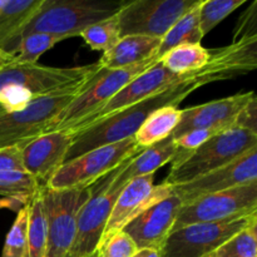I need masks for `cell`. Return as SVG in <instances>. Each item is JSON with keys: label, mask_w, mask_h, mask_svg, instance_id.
<instances>
[{"label": "cell", "mask_w": 257, "mask_h": 257, "mask_svg": "<svg viewBox=\"0 0 257 257\" xmlns=\"http://www.w3.org/2000/svg\"><path fill=\"white\" fill-rule=\"evenodd\" d=\"M257 37L242 38L227 47L211 50V59L190 78L170 85L161 92L125 107L74 133L64 163L88 151L133 137L146 119L156 110L177 107L200 87L247 74L257 67Z\"/></svg>", "instance_id": "obj_1"}, {"label": "cell", "mask_w": 257, "mask_h": 257, "mask_svg": "<svg viewBox=\"0 0 257 257\" xmlns=\"http://www.w3.org/2000/svg\"><path fill=\"white\" fill-rule=\"evenodd\" d=\"M253 148H257V133L238 127L221 131L192 152L178 151L163 182L171 186L190 182L228 165Z\"/></svg>", "instance_id": "obj_2"}, {"label": "cell", "mask_w": 257, "mask_h": 257, "mask_svg": "<svg viewBox=\"0 0 257 257\" xmlns=\"http://www.w3.org/2000/svg\"><path fill=\"white\" fill-rule=\"evenodd\" d=\"M123 4L122 0H42L19 40L30 33H48L67 39L79 37L90 25L115 17Z\"/></svg>", "instance_id": "obj_3"}, {"label": "cell", "mask_w": 257, "mask_h": 257, "mask_svg": "<svg viewBox=\"0 0 257 257\" xmlns=\"http://www.w3.org/2000/svg\"><path fill=\"white\" fill-rule=\"evenodd\" d=\"M89 79L37 98L22 110L10 113L0 110V148L14 146L22 148L47 133L55 118L84 89Z\"/></svg>", "instance_id": "obj_4"}, {"label": "cell", "mask_w": 257, "mask_h": 257, "mask_svg": "<svg viewBox=\"0 0 257 257\" xmlns=\"http://www.w3.org/2000/svg\"><path fill=\"white\" fill-rule=\"evenodd\" d=\"M157 57L138 64L120 69L100 68L89 80L84 89L59 113L48 132L69 131L102 109L115 94L120 92L131 80L158 62Z\"/></svg>", "instance_id": "obj_5"}, {"label": "cell", "mask_w": 257, "mask_h": 257, "mask_svg": "<svg viewBox=\"0 0 257 257\" xmlns=\"http://www.w3.org/2000/svg\"><path fill=\"white\" fill-rule=\"evenodd\" d=\"M143 150L145 148H141L136 143L135 137L90 150L64 163L45 187L50 190H70L92 186Z\"/></svg>", "instance_id": "obj_6"}, {"label": "cell", "mask_w": 257, "mask_h": 257, "mask_svg": "<svg viewBox=\"0 0 257 257\" xmlns=\"http://www.w3.org/2000/svg\"><path fill=\"white\" fill-rule=\"evenodd\" d=\"M99 63L72 68H55L14 59L0 67V88L14 85L32 99L79 84L92 78L100 69Z\"/></svg>", "instance_id": "obj_7"}, {"label": "cell", "mask_w": 257, "mask_h": 257, "mask_svg": "<svg viewBox=\"0 0 257 257\" xmlns=\"http://www.w3.org/2000/svg\"><path fill=\"white\" fill-rule=\"evenodd\" d=\"M93 185L70 190H50L44 186L43 203L48 225L45 257H67L74 242L80 208L89 200Z\"/></svg>", "instance_id": "obj_8"}, {"label": "cell", "mask_w": 257, "mask_h": 257, "mask_svg": "<svg viewBox=\"0 0 257 257\" xmlns=\"http://www.w3.org/2000/svg\"><path fill=\"white\" fill-rule=\"evenodd\" d=\"M257 213V181L203 196L181 207L172 231L192 223L221 222Z\"/></svg>", "instance_id": "obj_9"}, {"label": "cell", "mask_w": 257, "mask_h": 257, "mask_svg": "<svg viewBox=\"0 0 257 257\" xmlns=\"http://www.w3.org/2000/svg\"><path fill=\"white\" fill-rule=\"evenodd\" d=\"M198 0H133L124 2L115 15L119 37L143 35L162 39L176 22Z\"/></svg>", "instance_id": "obj_10"}, {"label": "cell", "mask_w": 257, "mask_h": 257, "mask_svg": "<svg viewBox=\"0 0 257 257\" xmlns=\"http://www.w3.org/2000/svg\"><path fill=\"white\" fill-rule=\"evenodd\" d=\"M257 220V213L221 222L192 223L172 231L158 251L160 257H206Z\"/></svg>", "instance_id": "obj_11"}, {"label": "cell", "mask_w": 257, "mask_h": 257, "mask_svg": "<svg viewBox=\"0 0 257 257\" xmlns=\"http://www.w3.org/2000/svg\"><path fill=\"white\" fill-rule=\"evenodd\" d=\"M112 172L93 185L89 200L78 213L74 242L67 257L94 255L103 237L113 206L122 188L110 186Z\"/></svg>", "instance_id": "obj_12"}, {"label": "cell", "mask_w": 257, "mask_h": 257, "mask_svg": "<svg viewBox=\"0 0 257 257\" xmlns=\"http://www.w3.org/2000/svg\"><path fill=\"white\" fill-rule=\"evenodd\" d=\"M255 181H257V148L190 182L172 186V191L186 205L203 196L222 192Z\"/></svg>", "instance_id": "obj_13"}, {"label": "cell", "mask_w": 257, "mask_h": 257, "mask_svg": "<svg viewBox=\"0 0 257 257\" xmlns=\"http://www.w3.org/2000/svg\"><path fill=\"white\" fill-rule=\"evenodd\" d=\"M153 180L155 175L142 176L133 178L122 188L113 206L100 242L113 233L123 230V227L136 216L172 193V186L165 182L155 186Z\"/></svg>", "instance_id": "obj_14"}, {"label": "cell", "mask_w": 257, "mask_h": 257, "mask_svg": "<svg viewBox=\"0 0 257 257\" xmlns=\"http://www.w3.org/2000/svg\"><path fill=\"white\" fill-rule=\"evenodd\" d=\"M193 73H190V74L186 75L173 74L170 70L166 69L162 65V63L158 60L152 67L148 68L146 72H143L142 74H140L135 79L131 80L102 109H99L94 115L85 119L80 124H78L77 127L69 130V132L77 133L78 131L83 130L87 125L93 124V123L102 119V118L108 117V115L113 114V113L118 112V110L123 109V108L130 107V105L135 104V103L140 102V100L146 99V98L161 92L162 89L175 84V83H180L182 80L187 79Z\"/></svg>", "instance_id": "obj_15"}, {"label": "cell", "mask_w": 257, "mask_h": 257, "mask_svg": "<svg viewBox=\"0 0 257 257\" xmlns=\"http://www.w3.org/2000/svg\"><path fill=\"white\" fill-rule=\"evenodd\" d=\"M255 98L253 92L238 93L182 109L180 123L173 131L172 137L177 138L193 130H207L216 133L228 130L233 127L238 113Z\"/></svg>", "instance_id": "obj_16"}, {"label": "cell", "mask_w": 257, "mask_h": 257, "mask_svg": "<svg viewBox=\"0 0 257 257\" xmlns=\"http://www.w3.org/2000/svg\"><path fill=\"white\" fill-rule=\"evenodd\" d=\"M182 201L172 191L168 197L155 203L136 216L123 227L135 241L138 250L150 248L160 251L166 238L172 232Z\"/></svg>", "instance_id": "obj_17"}, {"label": "cell", "mask_w": 257, "mask_h": 257, "mask_svg": "<svg viewBox=\"0 0 257 257\" xmlns=\"http://www.w3.org/2000/svg\"><path fill=\"white\" fill-rule=\"evenodd\" d=\"M73 138L74 133L69 131H53L23 146L20 150L25 173L34 177L40 185H47L64 165Z\"/></svg>", "instance_id": "obj_18"}, {"label": "cell", "mask_w": 257, "mask_h": 257, "mask_svg": "<svg viewBox=\"0 0 257 257\" xmlns=\"http://www.w3.org/2000/svg\"><path fill=\"white\" fill-rule=\"evenodd\" d=\"M178 151L180 150L176 146L172 136L145 148L142 152H140L137 156L120 165L117 170L113 171L110 186L123 188L133 178L155 175L156 171L160 170L162 166L175 160Z\"/></svg>", "instance_id": "obj_19"}, {"label": "cell", "mask_w": 257, "mask_h": 257, "mask_svg": "<svg viewBox=\"0 0 257 257\" xmlns=\"http://www.w3.org/2000/svg\"><path fill=\"white\" fill-rule=\"evenodd\" d=\"M161 39L143 37V35H128L118 40L117 44L108 52L103 53L98 60L99 65L105 69H120L138 64L156 57Z\"/></svg>", "instance_id": "obj_20"}, {"label": "cell", "mask_w": 257, "mask_h": 257, "mask_svg": "<svg viewBox=\"0 0 257 257\" xmlns=\"http://www.w3.org/2000/svg\"><path fill=\"white\" fill-rule=\"evenodd\" d=\"M42 0H7L0 13V49L12 54L17 48L20 34Z\"/></svg>", "instance_id": "obj_21"}, {"label": "cell", "mask_w": 257, "mask_h": 257, "mask_svg": "<svg viewBox=\"0 0 257 257\" xmlns=\"http://www.w3.org/2000/svg\"><path fill=\"white\" fill-rule=\"evenodd\" d=\"M181 113L182 109L177 107H165L153 112L133 136L136 143L141 148H147L172 136L180 123Z\"/></svg>", "instance_id": "obj_22"}, {"label": "cell", "mask_w": 257, "mask_h": 257, "mask_svg": "<svg viewBox=\"0 0 257 257\" xmlns=\"http://www.w3.org/2000/svg\"><path fill=\"white\" fill-rule=\"evenodd\" d=\"M43 190L44 186L40 185L29 201L27 251L24 257H45L47 252L48 225L43 203Z\"/></svg>", "instance_id": "obj_23"}, {"label": "cell", "mask_w": 257, "mask_h": 257, "mask_svg": "<svg viewBox=\"0 0 257 257\" xmlns=\"http://www.w3.org/2000/svg\"><path fill=\"white\" fill-rule=\"evenodd\" d=\"M202 0H198L195 7L191 8L187 13L182 15L167 32V34L161 39L156 57L161 59L163 54L172 48L183 44H201L202 34L200 29V5Z\"/></svg>", "instance_id": "obj_24"}, {"label": "cell", "mask_w": 257, "mask_h": 257, "mask_svg": "<svg viewBox=\"0 0 257 257\" xmlns=\"http://www.w3.org/2000/svg\"><path fill=\"white\" fill-rule=\"evenodd\" d=\"M210 59L211 50L201 44H183L168 50L160 62L173 74L186 75L205 68Z\"/></svg>", "instance_id": "obj_25"}, {"label": "cell", "mask_w": 257, "mask_h": 257, "mask_svg": "<svg viewBox=\"0 0 257 257\" xmlns=\"http://www.w3.org/2000/svg\"><path fill=\"white\" fill-rule=\"evenodd\" d=\"M67 38L62 35L48 34V33H30L19 40L13 53V57L18 63L37 64L38 59L45 52L50 50L55 44Z\"/></svg>", "instance_id": "obj_26"}, {"label": "cell", "mask_w": 257, "mask_h": 257, "mask_svg": "<svg viewBox=\"0 0 257 257\" xmlns=\"http://www.w3.org/2000/svg\"><path fill=\"white\" fill-rule=\"evenodd\" d=\"M206 257H257V220Z\"/></svg>", "instance_id": "obj_27"}, {"label": "cell", "mask_w": 257, "mask_h": 257, "mask_svg": "<svg viewBox=\"0 0 257 257\" xmlns=\"http://www.w3.org/2000/svg\"><path fill=\"white\" fill-rule=\"evenodd\" d=\"M79 37L83 38L84 43L90 49L103 53L108 52L120 39L119 28L115 17L90 25L80 33Z\"/></svg>", "instance_id": "obj_28"}, {"label": "cell", "mask_w": 257, "mask_h": 257, "mask_svg": "<svg viewBox=\"0 0 257 257\" xmlns=\"http://www.w3.org/2000/svg\"><path fill=\"white\" fill-rule=\"evenodd\" d=\"M245 3L246 0H202L200 5V29L202 37Z\"/></svg>", "instance_id": "obj_29"}, {"label": "cell", "mask_w": 257, "mask_h": 257, "mask_svg": "<svg viewBox=\"0 0 257 257\" xmlns=\"http://www.w3.org/2000/svg\"><path fill=\"white\" fill-rule=\"evenodd\" d=\"M29 221V202L18 211L12 228L5 237L2 257H24L27 251V232Z\"/></svg>", "instance_id": "obj_30"}, {"label": "cell", "mask_w": 257, "mask_h": 257, "mask_svg": "<svg viewBox=\"0 0 257 257\" xmlns=\"http://www.w3.org/2000/svg\"><path fill=\"white\" fill-rule=\"evenodd\" d=\"M40 183L28 173L0 172V196L33 195Z\"/></svg>", "instance_id": "obj_31"}, {"label": "cell", "mask_w": 257, "mask_h": 257, "mask_svg": "<svg viewBox=\"0 0 257 257\" xmlns=\"http://www.w3.org/2000/svg\"><path fill=\"white\" fill-rule=\"evenodd\" d=\"M137 252L135 241L123 230L103 240L95 251L98 257H133Z\"/></svg>", "instance_id": "obj_32"}, {"label": "cell", "mask_w": 257, "mask_h": 257, "mask_svg": "<svg viewBox=\"0 0 257 257\" xmlns=\"http://www.w3.org/2000/svg\"><path fill=\"white\" fill-rule=\"evenodd\" d=\"M213 135H216V132H212V131L193 130L180 136V137L173 138V140H175L176 146H177L181 152L190 153L192 151L197 150L198 147H201Z\"/></svg>", "instance_id": "obj_33"}, {"label": "cell", "mask_w": 257, "mask_h": 257, "mask_svg": "<svg viewBox=\"0 0 257 257\" xmlns=\"http://www.w3.org/2000/svg\"><path fill=\"white\" fill-rule=\"evenodd\" d=\"M257 3L253 2L250 9L243 13L240 18V23L236 25L233 33V42L242 38L257 37Z\"/></svg>", "instance_id": "obj_34"}, {"label": "cell", "mask_w": 257, "mask_h": 257, "mask_svg": "<svg viewBox=\"0 0 257 257\" xmlns=\"http://www.w3.org/2000/svg\"><path fill=\"white\" fill-rule=\"evenodd\" d=\"M0 172L25 173L20 147L14 146V147L0 148Z\"/></svg>", "instance_id": "obj_35"}, {"label": "cell", "mask_w": 257, "mask_h": 257, "mask_svg": "<svg viewBox=\"0 0 257 257\" xmlns=\"http://www.w3.org/2000/svg\"><path fill=\"white\" fill-rule=\"evenodd\" d=\"M233 127L242 128L257 133V99L251 100L240 113L235 120Z\"/></svg>", "instance_id": "obj_36"}, {"label": "cell", "mask_w": 257, "mask_h": 257, "mask_svg": "<svg viewBox=\"0 0 257 257\" xmlns=\"http://www.w3.org/2000/svg\"><path fill=\"white\" fill-rule=\"evenodd\" d=\"M32 196L33 195H23L0 198V210H3V208H9V210L18 212V211L22 210V208L29 202Z\"/></svg>", "instance_id": "obj_37"}, {"label": "cell", "mask_w": 257, "mask_h": 257, "mask_svg": "<svg viewBox=\"0 0 257 257\" xmlns=\"http://www.w3.org/2000/svg\"><path fill=\"white\" fill-rule=\"evenodd\" d=\"M133 257H160V255H158V251L156 250L143 248V250H138V252Z\"/></svg>", "instance_id": "obj_38"}, {"label": "cell", "mask_w": 257, "mask_h": 257, "mask_svg": "<svg viewBox=\"0 0 257 257\" xmlns=\"http://www.w3.org/2000/svg\"><path fill=\"white\" fill-rule=\"evenodd\" d=\"M13 59H14V57H13L12 54H8V53L3 52V50L0 49V67L4 64H7V63L12 62Z\"/></svg>", "instance_id": "obj_39"}, {"label": "cell", "mask_w": 257, "mask_h": 257, "mask_svg": "<svg viewBox=\"0 0 257 257\" xmlns=\"http://www.w3.org/2000/svg\"><path fill=\"white\" fill-rule=\"evenodd\" d=\"M5 4H7V0H0V13H2L3 8H4Z\"/></svg>", "instance_id": "obj_40"}, {"label": "cell", "mask_w": 257, "mask_h": 257, "mask_svg": "<svg viewBox=\"0 0 257 257\" xmlns=\"http://www.w3.org/2000/svg\"><path fill=\"white\" fill-rule=\"evenodd\" d=\"M89 257H98V256H97V253H94V255H92V256H89Z\"/></svg>", "instance_id": "obj_41"}]
</instances>
